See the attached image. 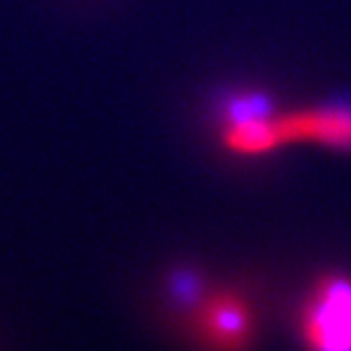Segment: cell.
Here are the masks:
<instances>
[{
    "label": "cell",
    "instance_id": "6da1fadb",
    "mask_svg": "<svg viewBox=\"0 0 351 351\" xmlns=\"http://www.w3.org/2000/svg\"><path fill=\"white\" fill-rule=\"evenodd\" d=\"M298 332L307 347L351 351V278L332 273L317 280L300 309Z\"/></svg>",
    "mask_w": 351,
    "mask_h": 351
},
{
    "label": "cell",
    "instance_id": "7a4b0ae2",
    "mask_svg": "<svg viewBox=\"0 0 351 351\" xmlns=\"http://www.w3.org/2000/svg\"><path fill=\"white\" fill-rule=\"evenodd\" d=\"M195 330L210 347L241 349L254 337V315L243 296L222 290L202 303L195 317Z\"/></svg>",
    "mask_w": 351,
    "mask_h": 351
},
{
    "label": "cell",
    "instance_id": "3957f363",
    "mask_svg": "<svg viewBox=\"0 0 351 351\" xmlns=\"http://www.w3.org/2000/svg\"><path fill=\"white\" fill-rule=\"evenodd\" d=\"M280 144L313 142L337 150H351V106H322L273 114Z\"/></svg>",
    "mask_w": 351,
    "mask_h": 351
},
{
    "label": "cell",
    "instance_id": "277c9868",
    "mask_svg": "<svg viewBox=\"0 0 351 351\" xmlns=\"http://www.w3.org/2000/svg\"><path fill=\"white\" fill-rule=\"evenodd\" d=\"M222 144L229 153L243 157H258L282 148L273 114L269 112L229 119L222 130Z\"/></svg>",
    "mask_w": 351,
    "mask_h": 351
}]
</instances>
